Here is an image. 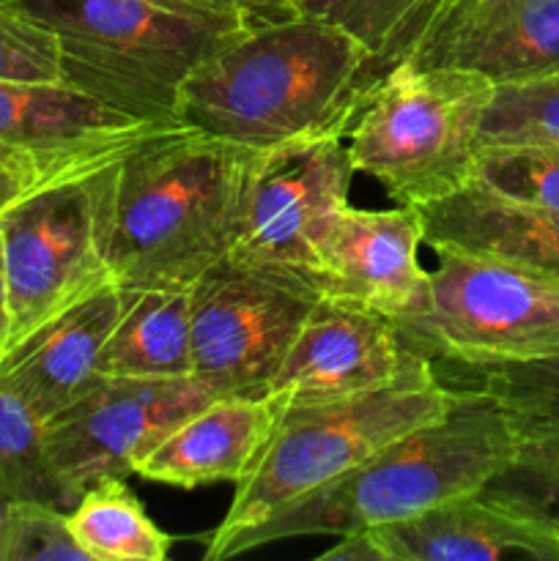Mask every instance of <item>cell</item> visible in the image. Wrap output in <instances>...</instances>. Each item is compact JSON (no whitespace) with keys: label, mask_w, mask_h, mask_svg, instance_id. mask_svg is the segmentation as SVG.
<instances>
[{"label":"cell","mask_w":559,"mask_h":561,"mask_svg":"<svg viewBox=\"0 0 559 561\" xmlns=\"http://www.w3.org/2000/svg\"><path fill=\"white\" fill-rule=\"evenodd\" d=\"M378 77L376 53L338 22L294 14L261 22L203 60L175 121L250 151L345 140Z\"/></svg>","instance_id":"6da1fadb"},{"label":"cell","mask_w":559,"mask_h":561,"mask_svg":"<svg viewBox=\"0 0 559 561\" xmlns=\"http://www.w3.org/2000/svg\"><path fill=\"white\" fill-rule=\"evenodd\" d=\"M252 151L184 121L142 131L121 157L110 272L118 288H192L230 255Z\"/></svg>","instance_id":"7a4b0ae2"},{"label":"cell","mask_w":559,"mask_h":561,"mask_svg":"<svg viewBox=\"0 0 559 561\" xmlns=\"http://www.w3.org/2000/svg\"><path fill=\"white\" fill-rule=\"evenodd\" d=\"M518 449L521 431L502 400L477 383L458 381L447 414L400 436L305 502L252 526L230 540L217 561L294 537H343L414 518L480 493L493 474L513 463Z\"/></svg>","instance_id":"3957f363"},{"label":"cell","mask_w":559,"mask_h":561,"mask_svg":"<svg viewBox=\"0 0 559 561\" xmlns=\"http://www.w3.org/2000/svg\"><path fill=\"white\" fill-rule=\"evenodd\" d=\"M60 47V82L126 118L179 115L192 71L258 22L186 0H11Z\"/></svg>","instance_id":"277c9868"},{"label":"cell","mask_w":559,"mask_h":561,"mask_svg":"<svg viewBox=\"0 0 559 561\" xmlns=\"http://www.w3.org/2000/svg\"><path fill=\"white\" fill-rule=\"evenodd\" d=\"M453 400V383L442 381L438 367L425 362L378 392L283 409L272 442L236 485L203 557L217 561L230 540L351 474L406 433L444 416Z\"/></svg>","instance_id":"5b68a950"},{"label":"cell","mask_w":559,"mask_h":561,"mask_svg":"<svg viewBox=\"0 0 559 561\" xmlns=\"http://www.w3.org/2000/svg\"><path fill=\"white\" fill-rule=\"evenodd\" d=\"M493 82L458 66L400 58L367 88L345 135L354 173L398 206H425L477 181Z\"/></svg>","instance_id":"8992f818"},{"label":"cell","mask_w":559,"mask_h":561,"mask_svg":"<svg viewBox=\"0 0 559 561\" xmlns=\"http://www.w3.org/2000/svg\"><path fill=\"white\" fill-rule=\"evenodd\" d=\"M433 252L425 296L392 321L411 351L458 370L559 356V283L453 247Z\"/></svg>","instance_id":"52a82bcc"},{"label":"cell","mask_w":559,"mask_h":561,"mask_svg":"<svg viewBox=\"0 0 559 561\" xmlns=\"http://www.w3.org/2000/svg\"><path fill=\"white\" fill-rule=\"evenodd\" d=\"M121 157L64 175L0 214L11 310L5 348L102 285L115 283L110 228Z\"/></svg>","instance_id":"ba28073f"},{"label":"cell","mask_w":559,"mask_h":561,"mask_svg":"<svg viewBox=\"0 0 559 561\" xmlns=\"http://www.w3.org/2000/svg\"><path fill=\"white\" fill-rule=\"evenodd\" d=\"M321 299L310 274L225 257L190 288L192 376L217 398H261Z\"/></svg>","instance_id":"9c48e42d"},{"label":"cell","mask_w":559,"mask_h":561,"mask_svg":"<svg viewBox=\"0 0 559 561\" xmlns=\"http://www.w3.org/2000/svg\"><path fill=\"white\" fill-rule=\"evenodd\" d=\"M214 398L217 394L195 376H96L75 403L44 422L60 482L77 502L102 477H129L140 455Z\"/></svg>","instance_id":"30bf717a"},{"label":"cell","mask_w":559,"mask_h":561,"mask_svg":"<svg viewBox=\"0 0 559 561\" xmlns=\"http://www.w3.org/2000/svg\"><path fill=\"white\" fill-rule=\"evenodd\" d=\"M351 179L354 164L340 137L252 151L239 236L228 257L312 277L316 247L349 203Z\"/></svg>","instance_id":"8fae6325"},{"label":"cell","mask_w":559,"mask_h":561,"mask_svg":"<svg viewBox=\"0 0 559 561\" xmlns=\"http://www.w3.org/2000/svg\"><path fill=\"white\" fill-rule=\"evenodd\" d=\"M425 362L431 359L411 351L389 318L321 299L269 383L266 398L277 411L360 398L392 387Z\"/></svg>","instance_id":"7c38bea8"},{"label":"cell","mask_w":559,"mask_h":561,"mask_svg":"<svg viewBox=\"0 0 559 561\" xmlns=\"http://www.w3.org/2000/svg\"><path fill=\"white\" fill-rule=\"evenodd\" d=\"M422 217L414 206L354 208L345 203L316 247L312 279L323 299L365 307L398 321L427 288Z\"/></svg>","instance_id":"4fadbf2b"},{"label":"cell","mask_w":559,"mask_h":561,"mask_svg":"<svg viewBox=\"0 0 559 561\" xmlns=\"http://www.w3.org/2000/svg\"><path fill=\"white\" fill-rule=\"evenodd\" d=\"M559 561V537L482 493L453 499L414 518L338 537L321 561Z\"/></svg>","instance_id":"5bb4252c"},{"label":"cell","mask_w":559,"mask_h":561,"mask_svg":"<svg viewBox=\"0 0 559 561\" xmlns=\"http://www.w3.org/2000/svg\"><path fill=\"white\" fill-rule=\"evenodd\" d=\"M121 288L107 283L53 321L33 329L0 356V389L22 400L42 422L75 403L96 378V362L118 321Z\"/></svg>","instance_id":"9a60e30c"},{"label":"cell","mask_w":559,"mask_h":561,"mask_svg":"<svg viewBox=\"0 0 559 561\" xmlns=\"http://www.w3.org/2000/svg\"><path fill=\"white\" fill-rule=\"evenodd\" d=\"M277 420V405L266 394L214 398L140 455L132 474L184 491L219 482L239 485L272 442Z\"/></svg>","instance_id":"2e32d148"},{"label":"cell","mask_w":559,"mask_h":561,"mask_svg":"<svg viewBox=\"0 0 559 561\" xmlns=\"http://www.w3.org/2000/svg\"><path fill=\"white\" fill-rule=\"evenodd\" d=\"M151 126L113 113L64 82H0V142L60 168L110 162Z\"/></svg>","instance_id":"e0dca14e"},{"label":"cell","mask_w":559,"mask_h":561,"mask_svg":"<svg viewBox=\"0 0 559 561\" xmlns=\"http://www.w3.org/2000/svg\"><path fill=\"white\" fill-rule=\"evenodd\" d=\"M411 58L477 71L493 85L557 75L559 0H491Z\"/></svg>","instance_id":"ac0fdd59"},{"label":"cell","mask_w":559,"mask_h":561,"mask_svg":"<svg viewBox=\"0 0 559 561\" xmlns=\"http://www.w3.org/2000/svg\"><path fill=\"white\" fill-rule=\"evenodd\" d=\"M417 211L431 250L497 257L559 283V211L507 201L477 181Z\"/></svg>","instance_id":"d6986e66"},{"label":"cell","mask_w":559,"mask_h":561,"mask_svg":"<svg viewBox=\"0 0 559 561\" xmlns=\"http://www.w3.org/2000/svg\"><path fill=\"white\" fill-rule=\"evenodd\" d=\"M96 376H192L190 288H121L118 321L99 354Z\"/></svg>","instance_id":"ffe728a7"},{"label":"cell","mask_w":559,"mask_h":561,"mask_svg":"<svg viewBox=\"0 0 559 561\" xmlns=\"http://www.w3.org/2000/svg\"><path fill=\"white\" fill-rule=\"evenodd\" d=\"M69 531L88 561H162L170 540L151 518L126 477H102L69 510Z\"/></svg>","instance_id":"44dd1931"},{"label":"cell","mask_w":559,"mask_h":561,"mask_svg":"<svg viewBox=\"0 0 559 561\" xmlns=\"http://www.w3.org/2000/svg\"><path fill=\"white\" fill-rule=\"evenodd\" d=\"M0 496L53 504L66 513L77 504L49 458L44 422L9 389H0Z\"/></svg>","instance_id":"7402d4cb"},{"label":"cell","mask_w":559,"mask_h":561,"mask_svg":"<svg viewBox=\"0 0 559 561\" xmlns=\"http://www.w3.org/2000/svg\"><path fill=\"white\" fill-rule=\"evenodd\" d=\"M477 184L507 201L559 211V146L488 142L477 159Z\"/></svg>","instance_id":"603a6c76"},{"label":"cell","mask_w":559,"mask_h":561,"mask_svg":"<svg viewBox=\"0 0 559 561\" xmlns=\"http://www.w3.org/2000/svg\"><path fill=\"white\" fill-rule=\"evenodd\" d=\"M458 381L477 383L497 394L513 414L521 436L559 431V356L460 370Z\"/></svg>","instance_id":"cb8c5ba5"},{"label":"cell","mask_w":559,"mask_h":561,"mask_svg":"<svg viewBox=\"0 0 559 561\" xmlns=\"http://www.w3.org/2000/svg\"><path fill=\"white\" fill-rule=\"evenodd\" d=\"M482 146L488 142H557L559 146V71L535 80L493 85L482 115Z\"/></svg>","instance_id":"d4e9b609"},{"label":"cell","mask_w":559,"mask_h":561,"mask_svg":"<svg viewBox=\"0 0 559 561\" xmlns=\"http://www.w3.org/2000/svg\"><path fill=\"white\" fill-rule=\"evenodd\" d=\"M480 493L559 537V455L521 444L513 463L493 474Z\"/></svg>","instance_id":"484cf974"},{"label":"cell","mask_w":559,"mask_h":561,"mask_svg":"<svg viewBox=\"0 0 559 561\" xmlns=\"http://www.w3.org/2000/svg\"><path fill=\"white\" fill-rule=\"evenodd\" d=\"M0 561H88L69 531V513L44 502H5Z\"/></svg>","instance_id":"4316f807"},{"label":"cell","mask_w":559,"mask_h":561,"mask_svg":"<svg viewBox=\"0 0 559 561\" xmlns=\"http://www.w3.org/2000/svg\"><path fill=\"white\" fill-rule=\"evenodd\" d=\"M0 82H60L55 36L11 3H0Z\"/></svg>","instance_id":"83f0119b"},{"label":"cell","mask_w":559,"mask_h":561,"mask_svg":"<svg viewBox=\"0 0 559 561\" xmlns=\"http://www.w3.org/2000/svg\"><path fill=\"white\" fill-rule=\"evenodd\" d=\"M488 3L491 0H411L406 14L400 16L384 49L378 53V71L392 64V60L411 58L427 42H433L438 33L458 25L460 20H466V16L475 14L477 9Z\"/></svg>","instance_id":"f1b7e54d"},{"label":"cell","mask_w":559,"mask_h":561,"mask_svg":"<svg viewBox=\"0 0 559 561\" xmlns=\"http://www.w3.org/2000/svg\"><path fill=\"white\" fill-rule=\"evenodd\" d=\"M301 14L321 16V20L338 22L345 31L367 44L376 53L384 49L389 33L406 14L411 0H294Z\"/></svg>","instance_id":"f546056e"},{"label":"cell","mask_w":559,"mask_h":561,"mask_svg":"<svg viewBox=\"0 0 559 561\" xmlns=\"http://www.w3.org/2000/svg\"><path fill=\"white\" fill-rule=\"evenodd\" d=\"M80 170L88 168H60V164L47 162V159L36 157V153L25 151V148L0 142V214L25 195H31V192L42 190V186L53 184V181L64 179V175L80 173Z\"/></svg>","instance_id":"4dcf8cb0"},{"label":"cell","mask_w":559,"mask_h":561,"mask_svg":"<svg viewBox=\"0 0 559 561\" xmlns=\"http://www.w3.org/2000/svg\"><path fill=\"white\" fill-rule=\"evenodd\" d=\"M186 3L206 5V9H219V11H233V14L247 16L252 22H277L285 16L299 14L294 0H186Z\"/></svg>","instance_id":"1f68e13d"},{"label":"cell","mask_w":559,"mask_h":561,"mask_svg":"<svg viewBox=\"0 0 559 561\" xmlns=\"http://www.w3.org/2000/svg\"><path fill=\"white\" fill-rule=\"evenodd\" d=\"M11 310H9V283H5V263H3V241H0V354L9 345Z\"/></svg>","instance_id":"d6a6232c"},{"label":"cell","mask_w":559,"mask_h":561,"mask_svg":"<svg viewBox=\"0 0 559 561\" xmlns=\"http://www.w3.org/2000/svg\"><path fill=\"white\" fill-rule=\"evenodd\" d=\"M521 444H526V447L543 449V453H554V455H559V431L524 433V436H521Z\"/></svg>","instance_id":"836d02e7"},{"label":"cell","mask_w":559,"mask_h":561,"mask_svg":"<svg viewBox=\"0 0 559 561\" xmlns=\"http://www.w3.org/2000/svg\"><path fill=\"white\" fill-rule=\"evenodd\" d=\"M5 502H9V499H5V496H0V513H3V507H5Z\"/></svg>","instance_id":"e575fe53"},{"label":"cell","mask_w":559,"mask_h":561,"mask_svg":"<svg viewBox=\"0 0 559 561\" xmlns=\"http://www.w3.org/2000/svg\"><path fill=\"white\" fill-rule=\"evenodd\" d=\"M0 3H11V0H0Z\"/></svg>","instance_id":"d590c367"}]
</instances>
